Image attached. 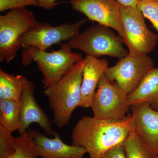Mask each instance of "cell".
<instances>
[{
	"mask_svg": "<svg viewBox=\"0 0 158 158\" xmlns=\"http://www.w3.org/2000/svg\"><path fill=\"white\" fill-rule=\"evenodd\" d=\"M132 131L130 114L120 121L84 116L72 130V144L84 148L90 158H101L109 150L123 143Z\"/></svg>",
	"mask_w": 158,
	"mask_h": 158,
	"instance_id": "6da1fadb",
	"label": "cell"
},
{
	"mask_svg": "<svg viewBox=\"0 0 158 158\" xmlns=\"http://www.w3.org/2000/svg\"><path fill=\"white\" fill-rule=\"evenodd\" d=\"M85 60V58L83 59L74 64L57 82L44 91L53 112L52 122L59 127L67 125L74 110L80 106L82 70Z\"/></svg>",
	"mask_w": 158,
	"mask_h": 158,
	"instance_id": "7a4b0ae2",
	"label": "cell"
},
{
	"mask_svg": "<svg viewBox=\"0 0 158 158\" xmlns=\"http://www.w3.org/2000/svg\"><path fill=\"white\" fill-rule=\"evenodd\" d=\"M71 49L83 51L86 56L99 58L102 56L122 59L127 56L123 39L110 28L98 24L85 30L66 42Z\"/></svg>",
	"mask_w": 158,
	"mask_h": 158,
	"instance_id": "3957f363",
	"label": "cell"
},
{
	"mask_svg": "<svg viewBox=\"0 0 158 158\" xmlns=\"http://www.w3.org/2000/svg\"><path fill=\"white\" fill-rule=\"evenodd\" d=\"M66 42L60 44L57 51H23L21 64L27 66L34 61L42 74L45 88L53 85L74 64L83 59L81 54L74 53Z\"/></svg>",
	"mask_w": 158,
	"mask_h": 158,
	"instance_id": "277c9868",
	"label": "cell"
},
{
	"mask_svg": "<svg viewBox=\"0 0 158 158\" xmlns=\"http://www.w3.org/2000/svg\"><path fill=\"white\" fill-rule=\"evenodd\" d=\"M37 22L33 12L26 8L0 16V62L9 63L16 57L22 47L20 38Z\"/></svg>",
	"mask_w": 158,
	"mask_h": 158,
	"instance_id": "5b68a950",
	"label": "cell"
},
{
	"mask_svg": "<svg viewBox=\"0 0 158 158\" xmlns=\"http://www.w3.org/2000/svg\"><path fill=\"white\" fill-rule=\"evenodd\" d=\"M121 21L124 30V43L129 55H148L156 46L157 34L147 27L144 16L138 6H120Z\"/></svg>",
	"mask_w": 158,
	"mask_h": 158,
	"instance_id": "8992f818",
	"label": "cell"
},
{
	"mask_svg": "<svg viewBox=\"0 0 158 158\" xmlns=\"http://www.w3.org/2000/svg\"><path fill=\"white\" fill-rule=\"evenodd\" d=\"M87 21L82 19L74 23H65L57 26L37 21L20 38L23 51H47L54 44L68 41L80 34L81 27Z\"/></svg>",
	"mask_w": 158,
	"mask_h": 158,
	"instance_id": "52a82bcc",
	"label": "cell"
},
{
	"mask_svg": "<svg viewBox=\"0 0 158 158\" xmlns=\"http://www.w3.org/2000/svg\"><path fill=\"white\" fill-rule=\"evenodd\" d=\"M128 94L116 82L108 81L104 75L94 93L91 108L96 118L110 121H120L127 118L130 106Z\"/></svg>",
	"mask_w": 158,
	"mask_h": 158,
	"instance_id": "ba28073f",
	"label": "cell"
},
{
	"mask_svg": "<svg viewBox=\"0 0 158 158\" xmlns=\"http://www.w3.org/2000/svg\"><path fill=\"white\" fill-rule=\"evenodd\" d=\"M154 68L153 61L148 55L128 54L114 66L108 67L104 76L109 81L116 82L128 94L138 88L145 76Z\"/></svg>",
	"mask_w": 158,
	"mask_h": 158,
	"instance_id": "9c48e42d",
	"label": "cell"
},
{
	"mask_svg": "<svg viewBox=\"0 0 158 158\" xmlns=\"http://www.w3.org/2000/svg\"><path fill=\"white\" fill-rule=\"evenodd\" d=\"M70 3L74 10L85 15L92 21L113 29L124 39L120 6L116 0H70Z\"/></svg>",
	"mask_w": 158,
	"mask_h": 158,
	"instance_id": "30bf717a",
	"label": "cell"
},
{
	"mask_svg": "<svg viewBox=\"0 0 158 158\" xmlns=\"http://www.w3.org/2000/svg\"><path fill=\"white\" fill-rule=\"evenodd\" d=\"M34 84L23 76L22 90L19 98L20 120L19 135L26 132L32 123H37L49 135L54 136L56 131L52 127V121L37 103L34 96Z\"/></svg>",
	"mask_w": 158,
	"mask_h": 158,
	"instance_id": "8fae6325",
	"label": "cell"
},
{
	"mask_svg": "<svg viewBox=\"0 0 158 158\" xmlns=\"http://www.w3.org/2000/svg\"><path fill=\"white\" fill-rule=\"evenodd\" d=\"M130 110L133 131L158 153V110H154L146 103L133 105Z\"/></svg>",
	"mask_w": 158,
	"mask_h": 158,
	"instance_id": "7c38bea8",
	"label": "cell"
},
{
	"mask_svg": "<svg viewBox=\"0 0 158 158\" xmlns=\"http://www.w3.org/2000/svg\"><path fill=\"white\" fill-rule=\"evenodd\" d=\"M39 156L43 158H84L87 152L84 148L64 143L59 133L51 138L36 130L29 129Z\"/></svg>",
	"mask_w": 158,
	"mask_h": 158,
	"instance_id": "4fadbf2b",
	"label": "cell"
},
{
	"mask_svg": "<svg viewBox=\"0 0 158 158\" xmlns=\"http://www.w3.org/2000/svg\"><path fill=\"white\" fill-rule=\"evenodd\" d=\"M85 59L82 70L81 100L80 107L88 108L91 107L92 98L99 83L109 65L105 59L92 56H86Z\"/></svg>",
	"mask_w": 158,
	"mask_h": 158,
	"instance_id": "5bb4252c",
	"label": "cell"
},
{
	"mask_svg": "<svg viewBox=\"0 0 158 158\" xmlns=\"http://www.w3.org/2000/svg\"><path fill=\"white\" fill-rule=\"evenodd\" d=\"M127 101L130 106L146 103L154 110H158V68L150 71L138 88L128 94Z\"/></svg>",
	"mask_w": 158,
	"mask_h": 158,
	"instance_id": "9a60e30c",
	"label": "cell"
},
{
	"mask_svg": "<svg viewBox=\"0 0 158 158\" xmlns=\"http://www.w3.org/2000/svg\"><path fill=\"white\" fill-rule=\"evenodd\" d=\"M19 101L10 100H0V127L12 134L18 131L20 120Z\"/></svg>",
	"mask_w": 158,
	"mask_h": 158,
	"instance_id": "2e32d148",
	"label": "cell"
},
{
	"mask_svg": "<svg viewBox=\"0 0 158 158\" xmlns=\"http://www.w3.org/2000/svg\"><path fill=\"white\" fill-rule=\"evenodd\" d=\"M23 76H14L0 69V100L19 101L22 90Z\"/></svg>",
	"mask_w": 158,
	"mask_h": 158,
	"instance_id": "e0dca14e",
	"label": "cell"
},
{
	"mask_svg": "<svg viewBox=\"0 0 158 158\" xmlns=\"http://www.w3.org/2000/svg\"><path fill=\"white\" fill-rule=\"evenodd\" d=\"M123 144L127 158H158V153L148 147L134 131Z\"/></svg>",
	"mask_w": 158,
	"mask_h": 158,
	"instance_id": "ac0fdd59",
	"label": "cell"
},
{
	"mask_svg": "<svg viewBox=\"0 0 158 158\" xmlns=\"http://www.w3.org/2000/svg\"><path fill=\"white\" fill-rule=\"evenodd\" d=\"M15 152L7 158H37L39 156L34 139L28 131L12 137Z\"/></svg>",
	"mask_w": 158,
	"mask_h": 158,
	"instance_id": "d6986e66",
	"label": "cell"
},
{
	"mask_svg": "<svg viewBox=\"0 0 158 158\" xmlns=\"http://www.w3.org/2000/svg\"><path fill=\"white\" fill-rule=\"evenodd\" d=\"M137 6L144 17L152 23L157 32L158 36V3L148 0H139Z\"/></svg>",
	"mask_w": 158,
	"mask_h": 158,
	"instance_id": "ffe728a7",
	"label": "cell"
},
{
	"mask_svg": "<svg viewBox=\"0 0 158 158\" xmlns=\"http://www.w3.org/2000/svg\"><path fill=\"white\" fill-rule=\"evenodd\" d=\"M12 134L0 127V158H7L15 152Z\"/></svg>",
	"mask_w": 158,
	"mask_h": 158,
	"instance_id": "44dd1931",
	"label": "cell"
},
{
	"mask_svg": "<svg viewBox=\"0 0 158 158\" xmlns=\"http://www.w3.org/2000/svg\"><path fill=\"white\" fill-rule=\"evenodd\" d=\"M39 7L38 0H0V11L12 10L27 6Z\"/></svg>",
	"mask_w": 158,
	"mask_h": 158,
	"instance_id": "7402d4cb",
	"label": "cell"
},
{
	"mask_svg": "<svg viewBox=\"0 0 158 158\" xmlns=\"http://www.w3.org/2000/svg\"><path fill=\"white\" fill-rule=\"evenodd\" d=\"M101 158H127L123 143L118 144L109 150Z\"/></svg>",
	"mask_w": 158,
	"mask_h": 158,
	"instance_id": "603a6c76",
	"label": "cell"
},
{
	"mask_svg": "<svg viewBox=\"0 0 158 158\" xmlns=\"http://www.w3.org/2000/svg\"><path fill=\"white\" fill-rule=\"evenodd\" d=\"M58 0H38L39 7L46 10H51L56 7L60 3Z\"/></svg>",
	"mask_w": 158,
	"mask_h": 158,
	"instance_id": "cb8c5ba5",
	"label": "cell"
},
{
	"mask_svg": "<svg viewBox=\"0 0 158 158\" xmlns=\"http://www.w3.org/2000/svg\"><path fill=\"white\" fill-rule=\"evenodd\" d=\"M119 6H136L139 0H116Z\"/></svg>",
	"mask_w": 158,
	"mask_h": 158,
	"instance_id": "d4e9b609",
	"label": "cell"
},
{
	"mask_svg": "<svg viewBox=\"0 0 158 158\" xmlns=\"http://www.w3.org/2000/svg\"><path fill=\"white\" fill-rule=\"evenodd\" d=\"M148 1H152V2H155L158 3V0H148Z\"/></svg>",
	"mask_w": 158,
	"mask_h": 158,
	"instance_id": "484cf974",
	"label": "cell"
}]
</instances>
